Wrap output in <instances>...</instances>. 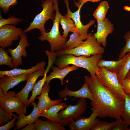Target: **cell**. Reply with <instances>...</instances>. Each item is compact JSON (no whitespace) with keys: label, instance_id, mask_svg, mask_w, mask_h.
I'll list each match as a JSON object with an SVG mask.
<instances>
[{"label":"cell","instance_id":"6da1fadb","mask_svg":"<svg viewBox=\"0 0 130 130\" xmlns=\"http://www.w3.org/2000/svg\"><path fill=\"white\" fill-rule=\"evenodd\" d=\"M84 79L88 83L94 97L90 104L100 118L108 117L121 119V115L125 101L117 98L99 82L96 75L85 76Z\"/></svg>","mask_w":130,"mask_h":130},{"label":"cell","instance_id":"7a4b0ae2","mask_svg":"<svg viewBox=\"0 0 130 130\" xmlns=\"http://www.w3.org/2000/svg\"><path fill=\"white\" fill-rule=\"evenodd\" d=\"M102 57V55L100 54L92 55L90 57L84 56H76L72 54H66L58 57L55 63L60 69L70 64L83 68L90 73V76H93L96 75L98 62Z\"/></svg>","mask_w":130,"mask_h":130},{"label":"cell","instance_id":"3957f363","mask_svg":"<svg viewBox=\"0 0 130 130\" xmlns=\"http://www.w3.org/2000/svg\"><path fill=\"white\" fill-rule=\"evenodd\" d=\"M58 0H54L53 5L55 11V17L53 21L52 29L48 32L41 33V35L38 38L39 40L47 41L50 44V52H54L64 50V46L67 39L61 35L59 30V18L60 13L58 9Z\"/></svg>","mask_w":130,"mask_h":130},{"label":"cell","instance_id":"277c9868","mask_svg":"<svg viewBox=\"0 0 130 130\" xmlns=\"http://www.w3.org/2000/svg\"><path fill=\"white\" fill-rule=\"evenodd\" d=\"M86 40L79 46L71 49L62 50L53 52L56 57L70 54L75 56L87 57L97 54L102 55L105 51L96 41L95 37L91 33H88Z\"/></svg>","mask_w":130,"mask_h":130},{"label":"cell","instance_id":"5b68a950","mask_svg":"<svg viewBox=\"0 0 130 130\" xmlns=\"http://www.w3.org/2000/svg\"><path fill=\"white\" fill-rule=\"evenodd\" d=\"M96 76L99 82L119 99L125 101V93L119 83L117 74L103 67H98Z\"/></svg>","mask_w":130,"mask_h":130},{"label":"cell","instance_id":"8992f818","mask_svg":"<svg viewBox=\"0 0 130 130\" xmlns=\"http://www.w3.org/2000/svg\"><path fill=\"white\" fill-rule=\"evenodd\" d=\"M54 0H46L41 1V6L42 7V11L36 15L29 26L23 31L24 33L28 32L34 29H39L41 33L46 32L44 25L46 21L51 19L53 21L55 18V14L53 5Z\"/></svg>","mask_w":130,"mask_h":130},{"label":"cell","instance_id":"52a82bcc","mask_svg":"<svg viewBox=\"0 0 130 130\" xmlns=\"http://www.w3.org/2000/svg\"><path fill=\"white\" fill-rule=\"evenodd\" d=\"M65 108L59 113V123L64 127L69 125L72 120H76L81 117L87 108L85 98H80L76 105H67Z\"/></svg>","mask_w":130,"mask_h":130},{"label":"cell","instance_id":"ba28073f","mask_svg":"<svg viewBox=\"0 0 130 130\" xmlns=\"http://www.w3.org/2000/svg\"><path fill=\"white\" fill-rule=\"evenodd\" d=\"M16 92L10 91L0 97V106L7 112L10 114L15 112L19 115H25L27 106L16 97Z\"/></svg>","mask_w":130,"mask_h":130},{"label":"cell","instance_id":"9c48e42d","mask_svg":"<svg viewBox=\"0 0 130 130\" xmlns=\"http://www.w3.org/2000/svg\"><path fill=\"white\" fill-rule=\"evenodd\" d=\"M23 32L21 28L14 25H5L0 27V46L5 48L11 46L13 41L19 39Z\"/></svg>","mask_w":130,"mask_h":130},{"label":"cell","instance_id":"30bf717a","mask_svg":"<svg viewBox=\"0 0 130 130\" xmlns=\"http://www.w3.org/2000/svg\"><path fill=\"white\" fill-rule=\"evenodd\" d=\"M20 38L19 44L15 48L12 49L9 48L7 50L11 56L14 68L22 65V57L24 58L27 57L25 48L30 45L27 41V36L25 33L23 32Z\"/></svg>","mask_w":130,"mask_h":130},{"label":"cell","instance_id":"8fae6325","mask_svg":"<svg viewBox=\"0 0 130 130\" xmlns=\"http://www.w3.org/2000/svg\"><path fill=\"white\" fill-rule=\"evenodd\" d=\"M44 68L36 70L28 75L27 83L24 88L16 94L15 97L19 99L28 106V97L30 92L33 89L36 82L39 77L44 76Z\"/></svg>","mask_w":130,"mask_h":130},{"label":"cell","instance_id":"7c38bea8","mask_svg":"<svg viewBox=\"0 0 130 130\" xmlns=\"http://www.w3.org/2000/svg\"><path fill=\"white\" fill-rule=\"evenodd\" d=\"M65 2L67 8L66 14L70 17L74 21L78 33L83 37L84 40L86 39L88 35V31L89 28L94 24V20H91L89 23L86 25L83 24L80 19V12L82 6L81 4L79 5L78 9L74 12H72L69 7V0H65Z\"/></svg>","mask_w":130,"mask_h":130},{"label":"cell","instance_id":"4fadbf2b","mask_svg":"<svg viewBox=\"0 0 130 130\" xmlns=\"http://www.w3.org/2000/svg\"><path fill=\"white\" fill-rule=\"evenodd\" d=\"M92 113L88 117H81L74 121L72 120L69 124L71 130H90L95 124L100 121L96 119L98 114L95 109L92 107Z\"/></svg>","mask_w":130,"mask_h":130},{"label":"cell","instance_id":"5bb4252c","mask_svg":"<svg viewBox=\"0 0 130 130\" xmlns=\"http://www.w3.org/2000/svg\"><path fill=\"white\" fill-rule=\"evenodd\" d=\"M97 21V32L93 35L96 39L97 42L101 44L104 47L106 46V38L108 36L112 33L114 30L113 24L106 18L102 21Z\"/></svg>","mask_w":130,"mask_h":130},{"label":"cell","instance_id":"9a60e30c","mask_svg":"<svg viewBox=\"0 0 130 130\" xmlns=\"http://www.w3.org/2000/svg\"><path fill=\"white\" fill-rule=\"evenodd\" d=\"M58 95L60 98L66 99L67 96H73L77 98H87L93 101L94 99L93 95L90 89L87 82L85 80L84 83L81 88L76 91H72L68 88L67 85L64 89L60 91Z\"/></svg>","mask_w":130,"mask_h":130},{"label":"cell","instance_id":"2e32d148","mask_svg":"<svg viewBox=\"0 0 130 130\" xmlns=\"http://www.w3.org/2000/svg\"><path fill=\"white\" fill-rule=\"evenodd\" d=\"M50 88L49 83L45 82L40 96L35 98L39 99L37 106L41 112L46 110L51 107L60 103L63 100L61 98L53 100H51L48 95Z\"/></svg>","mask_w":130,"mask_h":130},{"label":"cell","instance_id":"e0dca14e","mask_svg":"<svg viewBox=\"0 0 130 130\" xmlns=\"http://www.w3.org/2000/svg\"><path fill=\"white\" fill-rule=\"evenodd\" d=\"M28 74H24L15 76H5L0 79V88L2 90L4 95L8 91L22 82L27 80Z\"/></svg>","mask_w":130,"mask_h":130},{"label":"cell","instance_id":"ac0fdd59","mask_svg":"<svg viewBox=\"0 0 130 130\" xmlns=\"http://www.w3.org/2000/svg\"><path fill=\"white\" fill-rule=\"evenodd\" d=\"M78 67L73 65L70 66H68L62 69L55 66L52 67L51 68L52 71L47 76L45 82L49 83L52 79L57 78L60 80L61 85H64L65 84L64 79L65 76L70 72L77 70Z\"/></svg>","mask_w":130,"mask_h":130},{"label":"cell","instance_id":"d6986e66","mask_svg":"<svg viewBox=\"0 0 130 130\" xmlns=\"http://www.w3.org/2000/svg\"><path fill=\"white\" fill-rule=\"evenodd\" d=\"M31 104L33 107L32 111L27 116L25 115H19L17 118L18 120L16 123V126L14 130L20 129L26 124L34 123L40 116L41 112L37 107L36 103L33 102Z\"/></svg>","mask_w":130,"mask_h":130},{"label":"cell","instance_id":"ffe728a7","mask_svg":"<svg viewBox=\"0 0 130 130\" xmlns=\"http://www.w3.org/2000/svg\"><path fill=\"white\" fill-rule=\"evenodd\" d=\"M129 53L125 54L121 59L117 61L100 59L98 62V66L104 67L109 71L117 74L125 62Z\"/></svg>","mask_w":130,"mask_h":130},{"label":"cell","instance_id":"44dd1931","mask_svg":"<svg viewBox=\"0 0 130 130\" xmlns=\"http://www.w3.org/2000/svg\"><path fill=\"white\" fill-rule=\"evenodd\" d=\"M67 105L66 103L57 104L51 107L46 110L41 112L40 116L45 117L49 120L59 123V119L58 112L65 108Z\"/></svg>","mask_w":130,"mask_h":130},{"label":"cell","instance_id":"7402d4cb","mask_svg":"<svg viewBox=\"0 0 130 130\" xmlns=\"http://www.w3.org/2000/svg\"><path fill=\"white\" fill-rule=\"evenodd\" d=\"M46 64V62L42 61L37 63L35 66L28 69L14 68L8 71H0V78L5 76H15L24 74H29L38 70L44 68Z\"/></svg>","mask_w":130,"mask_h":130},{"label":"cell","instance_id":"603a6c76","mask_svg":"<svg viewBox=\"0 0 130 130\" xmlns=\"http://www.w3.org/2000/svg\"><path fill=\"white\" fill-rule=\"evenodd\" d=\"M59 23L63 29V34L62 35L63 38H67L70 32H78L74 21L66 14L65 15L60 14Z\"/></svg>","mask_w":130,"mask_h":130},{"label":"cell","instance_id":"cb8c5ba5","mask_svg":"<svg viewBox=\"0 0 130 130\" xmlns=\"http://www.w3.org/2000/svg\"><path fill=\"white\" fill-rule=\"evenodd\" d=\"M36 130H65V128L58 123L48 120L43 121L38 118L34 123Z\"/></svg>","mask_w":130,"mask_h":130},{"label":"cell","instance_id":"d4e9b609","mask_svg":"<svg viewBox=\"0 0 130 130\" xmlns=\"http://www.w3.org/2000/svg\"><path fill=\"white\" fill-rule=\"evenodd\" d=\"M84 38L78 32L72 33L70 36L69 40L66 41L63 50H69L73 49L81 45L84 42Z\"/></svg>","mask_w":130,"mask_h":130},{"label":"cell","instance_id":"484cf974","mask_svg":"<svg viewBox=\"0 0 130 130\" xmlns=\"http://www.w3.org/2000/svg\"><path fill=\"white\" fill-rule=\"evenodd\" d=\"M110 6L105 0L102 1L93 14V16L97 21H102L106 18V16Z\"/></svg>","mask_w":130,"mask_h":130},{"label":"cell","instance_id":"4316f807","mask_svg":"<svg viewBox=\"0 0 130 130\" xmlns=\"http://www.w3.org/2000/svg\"><path fill=\"white\" fill-rule=\"evenodd\" d=\"M47 72H45L43 78L40 79L38 82L35 83L30 98L28 99V105L31 103L34 102L36 96L41 94L43 89V86L45 83L47 77Z\"/></svg>","mask_w":130,"mask_h":130},{"label":"cell","instance_id":"83f0119b","mask_svg":"<svg viewBox=\"0 0 130 130\" xmlns=\"http://www.w3.org/2000/svg\"><path fill=\"white\" fill-rule=\"evenodd\" d=\"M128 126L130 125V94L125 95V103L121 115Z\"/></svg>","mask_w":130,"mask_h":130},{"label":"cell","instance_id":"f1b7e54d","mask_svg":"<svg viewBox=\"0 0 130 130\" xmlns=\"http://www.w3.org/2000/svg\"><path fill=\"white\" fill-rule=\"evenodd\" d=\"M6 65L11 68H14L12 57L9 56L7 51L4 48H0V65Z\"/></svg>","mask_w":130,"mask_h":130},{"label":"cell","instance_id":"f546056e","mask_svg":"<svg viewBox=\"0 0 130 130\" xmlns=\"http://www.w3.org/2000/svg\"><path fill=\"white\" fill-rule=\"evenodd\" d=\"M129 53L125 62L117 74L119 83L122 79L126 77L127 73L130 70V52Z\"/></svg>","mask_w":130,"mask_h":130},{"label":"cell","instance_id":"4dcf8cb0","mask_svg":"<svg viewBox=\"0 0 130 130\" xmlns=\"http://www.w3.org/2000/svg\"><path fill=\"white\" fill-rule=\"evenodd\" d=\"M116 121L109 123L103 121L98 122L91 128V130H109L115 124Z\"/></svg>","mask_w":130,"mask_h":130},{"label":"cell","instance_id":"1f68e13d","mask_svg":"<svg viewBox=\"0 0 130 130\" xmlns=\"http://www.w3.org/2000/svg\"><path fill=\"white\" fill-rule=\"evenodd\" d=\"M22 20L21 18L15 17L13 16L9 17L7 19H5L2 16L1 12H0V27L5 25L13 24L17 25Z\"/></svg>","mask_w":130,"mask_h":130},{"label":"cell","instance_id":"d6a6232c","mask_svg":"<svg viewBox=\"0 0 130 130\" xmlns=\"http://www.w3.org/2000/svg\"><path fill=\"white\" fill-rule=\"evenodd\" d=\"M126 41L125 46L121 49L118 56V60L123 58L127 52H130V30L127 32L124 36Z\"/></svg>","mask_w":130,"mask_h":130},{"label":"cell","instance_id":"836d02e7","mask_svg":"<svg viewBox=\"0 0 130 130\" xmlns=\"http://www.w3.org/2000/svg\"><path fill=\"white\" fill-rule=\"evenodd\" d=\"M18 0H0V7L2 12L6 14L9 10L11 6H14L17 4Z\"/></svg>","mask_w":130,"mask_h":130},{"label":"cell","instance_id":"e575fe53","mask_svg":"<svg viewBox=\"0 0 130 130\" xmlns=\"http://www.w3.org/2000/svg\"><path fill=\"white\" fill-rule=\"evenodd\" d=\"M14 115L9 113L5 111L3 109L0 107V126H3L9 122L12 118V116Z\"/></svg>","mask_w":130,"mask_h":130},{"label":"cell","instance_id":"d590c367","mask_svg":"<svg viewBox=\"0 0 130 130\" xmlns=\"http://www.w3.org/2000/svg\"><path fill=\"white\" fill-rule=\"evenodd\" d=\"M115 125L109 130H129L125 122L122 119H116Z\"/></svg>","mask_w":130,"mask_h":130},{"label":"cell","instance_id":"8d00e7d4","mask_svg":"<svg viewBox=\"0 0 130 130\" xmlns=\"http://www.w3.org/2000/svg\"><path fill=\"white\" fill-rule=\"evenodd\" d=\"M120 83L124 93L130 94V79L126 77L122 79Z\"/></svg>","mask_w":130,"mask_h":130},{"label":"cell","instance_id":"74e56055","mask_svg":"<svg viewBox=\"0 0 130 130\" xmlns=\"http://www.w3.org/2000/svg\"><path fill=\"white\" fill-rule=\"evenodd\" d=\"M14 118L11 121H9L5 125L0 127V130H8L14 127L16 124L15 121L17 119L18 116L16 115H14Z\"/></svg>","mask_w":130,"mask_h":130},{"label":"cell","instance_id":"f35d334b","mask_svg":"<svg viewBox=\"0 0 130 130\" xmlns=\"http://www.w3.org/2000/svg\"><path fill=\"white\" fill-rule=\"evenodd\" d=\"M21 130H35L36 127L34 123L28 124L25 127L20 129Z\"/></svg>","mask_w":130,"mask_h":130},{"label":"cell","instance_id":"ab89813d","mask_svg":"<svg viewBox=\"0 0 130 130\" xmlns=\"http://www.w3.org/2000/svg\"><path fill=\"white\" fill-rule=\"evenodd\" d=\"M101 0H81L80 3L82 5L84 4L88 1H90L92 2H98Z\"/></svg>","mask_w":130,"mask_h":130},{"label":"cell","instance_id":"60d3db41","mask_svg":"<svg viewBox=\"0 0 130 130\" xmlns=\"http://www.w3.org/2000/svg\"><path fill=\"white\" fill-rule=\"evenodd\" d=\"M124 8L125 10L129 11H130V6H125L124 7Z\"/></svg>","mask_w":130,"mask_h":130},{"label":"cell","instance_id":"b9f144b4","mask_svg":"<svg viewBox=\"0 0 130 130\" xmlns=\"http://www.w3.org/2000/svg\"><path fill=\"white\" fill-rule=\"evenodd\" d=\"M126 77L130 79V70L127 73Z\"/></svg>","mask_w":130,"mask_h":130},{"label":"cell","instance_id":"7bdbcfd3","mask_svg":"<svg viewBox=\"0 0 130 130\" xmlns=\"http://www.w3.org/2000/svg\"><path fill=\"white\" fill-rule=\"evenodd\" d=\"M129 130H130V127L129 128Z\"/></svg>","mask_w":130,"mask_h":130},{"label":"cell","instance_id":"ee69618b","mask_svg":"<svg viewBox=\"0 0 130 130\" xmlns=\"http://www.w3.org/2000/svg\"><path fill=\"white\" fill-rule=\"evenodd\" d=\"M129 1H130V0H129Z\"/></svg>","mask_w":130,"mask_h":130}]
</instances>
